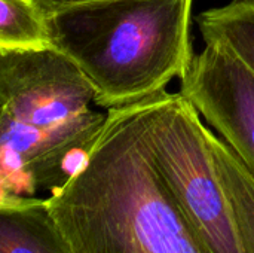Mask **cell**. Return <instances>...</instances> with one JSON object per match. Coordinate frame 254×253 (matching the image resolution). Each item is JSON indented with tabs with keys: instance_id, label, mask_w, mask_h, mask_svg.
<instances>
[{
	"instance_id": "obj_11",
	"label": "cell",
	"mask_w": 254,
	"mask_h": 253,
	"mask_svg": "<svg viewBox=\"0 0 254 253\" xmlns=\"http://www.w3.org/2000/svg\"><path fill=\"white\" fill-rule=\"evenodd\" d=\"M250 1H254V0H250Z\"/></svg>"
},
{
	"instance_id": "obj_3",
	"label": "cell",
	"mask_w": 254,
	"mask_h": 253,
	"mask_svg": "<svg viewBox=\"0 0 254 253\" xmlns=\"http://www.w3.org/2000/svg\"><path fill=\"white\" fill-rule=\"evenodd\" d=\"M193 0H100L48 15L52 46L95 89V104L138 103L183 79L193 57Z\"/></svg>"
},
{
	"instance_id": "obj_1",
	"label": "cell",
	"mask_w": 254,
	"mask_h": 253,
	"mask_svg": "<svg viewBox=\"0 0 254 253\" xmlns=\"http://www.w3.org/2000/svg\"><path fill=\"white\" fill-rule=\"evenodd\" d=\"M153 98L109 109L86 161L46 198L74 253H205L152 158Z\"/></svg>"
},
{
	"instance_id": "obj_2",
	"label": "cell",
	"mask_w": 254,
	"mask_h": 253,
	"mask_svg": "<svg viewBox=\"0 0 254 253\" xmlns=\"http://www.w3.org/2000/svg\"><path fill=\"white\" fill-rule=\"evenodd\" d=\"M58 49L0 52V198L63 186L86 161L107 113Z\"/></svg>"
},
{
	"instance_id": "obj_6",
	"label": "cell",
	"mask_w": 254,
	"mask_h": 253,
	"mask_svg": "<svg viewBox=\"0 0 254 253\" xmlns=\"http://www.w3.org/2000/svg\"><path fill=\"white\" fill-rule=\"evenodd\" d=\"M0 253H74L46 198H0Z\"/></svg>"
},
{
	"instance_id": "obj_5",
	"label": "cell",
	"mask_w": 254,
	"mask_h": 253,
	"mask_svg": "<svg viewBox=\"0 0 254 253\" xmlns=\"http://www.w3.org/2000/svg\"><path fill=\"white\" fill-rule=\"evenodd\" d=\"M180 92L234 149L254 176V75L229 48L205 42Z\"/></svg>"
},
{
	"instance_id": "obj_8",
	"label": "cell",
	"mask_w": 254,
	"mask_h": 253,
	"mask_svg": "<svg viewBox=\"0 0 254 253\" xmlns=\"http://www.w3.org/2000/svg\"><path fill=\"white\" fill-rule=\"evenodd\" d=\"M205 42L229 48L254 75V1L232 3L204 10L196 18Z\"/></svg>"
},
{
	"instance_id": "obj_10",
	"label": "cell",
	"mask_w": 254,
	"mask_h": 253,
	"mask_svg": "<svg viewBox=\"0 0 254 253\" xmlns=\"http://www.w3.org/2000/svg\"><path fill=\"white\" fill-rule=\"evenodd\" d=\"M46 15H51L54 12H58L61 9L76 6V4H83V3H91V1H100V0H33Z\"/></svg>"
},
{
	"instance_id": "obj_7",
	"label": "cell",
	"mask_w": 254,
	"mask_h": 253,
	"mask_svg": "<svg viewBox=\"0 0 254 253\" xmlns=\"http://www.w3.org/2000/svg\"><path fill=\"white\" fill-rule=\"evenodd\" d=\"M214 169L229 201L246 253H254V176L234 149L205 127Z\"/></svg>"
},
{
	"instance_id": "obj_4",
	"label": "cell",
	"mask_w": 254,
	"mask_h": 253,
	"mask_svg": "<svg viewBox=\"0 0 254 253\" xmlns=\"http://www.w3.org/2000/svg\"><path fill=\"white\" fill-rule=\"evenodd\" d=\"M146 140L204 252L246 253L196 107L182 92L156 94L146 121Z\"/></svg>"
},
{
	"instance_id": "obj_9",
	"label": "cell",
	"mask_w": 254,
	"mask_h": 253,
	"mask_svg": "<svg viewBox=\"0 0 254 253\" xmlns=\"http://www.w3.org/2000/svg\"><path fill=\"white\" fill-rule=\"evenodd\" d=\"M52 48L48 15L33 0H0V52Z\"/></svg>"
}]
</instances>
